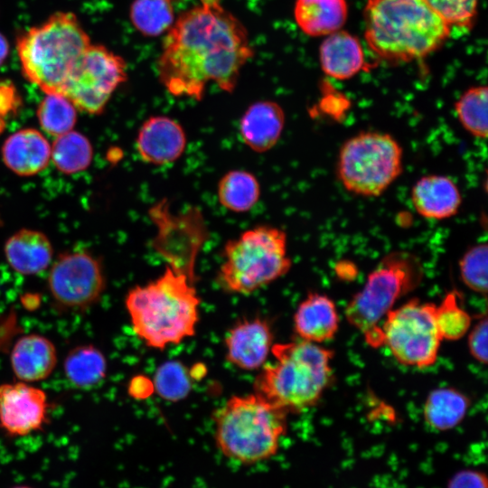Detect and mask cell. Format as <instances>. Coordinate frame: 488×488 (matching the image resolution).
Instances as JSON below:
<instances>
[{
    "instance_id": "29",
    "label": "cell",
    "mask_w": 488,
    "mask_h": 488,
    "mask_svg": "<svg viewBox=\"0 0 488 488\" xmlns=\"http://www.w3.org/2000/svg\"><path fill=\"white\" fill-rule=\"evenodd\" d=\"M92 146L89 139L76 131L56 136L51 145V159L59 171L71 174L88 168L92 160Z\"/></svg>"
},
{
    "instance_id": "27",
    "label": "cell",
    "mask_w": 488,
    "mask_h": 488,
    "mask_svg": "<svg viewBox=\"0 0 488 488\" xmlns=\"http://www.w3.org/2000/svg\"><path fill=\"white\" fill-rule=\"evenodd\" d=\"M217 197L220 204L233 212L250 211L260 197V184L257 177L245 170H231L219 181Z\"/></svg>"
},
{
    "instance_id": "21",
    "label": "cell",
    "mask_w": 488,
    "mask_h": 488,
    "mask_svg": "<svg viewBox=\"0 0 488 488\" xmlns=\"http://www.w3.org/2000/svg\"><path fill=\"white\" fill-rule=\"evenodd\" d=\"M5 164L22 176L34 175L46 168L51 160V145L33 128L21 129L6 138L2 147Z\"/></svg>"
},
{
    "instance_id": "39",
    "label": "cell",
    "mask_w": 488,
    "mask_h": 488,
    "mask_svg": "<svg viewBox=\"0 0 488 488\" xmlns=\"http://www.w3.org/2000/svg\"><path fill=\"white\" fill-rule=\"evenodd\" d=\"M11 488H34V487H32V486H29V485H15V486H13Z\"/></svg>"
},
{
    "instance_id": "38",
    "label": "cell",
    "mask_w": 488,
    "mask_h": 488,
    "mask_svg": "<svg viewBox=\"0 0 488 488\" xmlns=\"http://www.w3.org/2000/svg\"><path fill=\"white\" fill-rule=\"evenodd\" d=\"M9 53V43L5 36L0 33V66L5 61Z\"/></svg>"
},
{
    "instance_id": "32",
    "label": "cell",
    "mask_w": 488,
    "mask_h": 488,
    "mask_svg": "<svg viewBox=\"0 0 488 488\" xmlns=\"http://www.w3.org/2000/svg\"><path fill=\"white\" fill-rule=\"evenodd\" d=\"M456 291H451L436 305V322L442 340H459L470 330L472 318L462 306Z\"/></svg>"
},
{
    "instance_id": "17",
    "label": "cell",
    "mask_w": 488,
    "mask_h": 488,
    "mask_svg": "<svg viewBox=\"0 0 488 488\" xmlns=\"http://www.w3.org/2000/svg\"><path fill=\"white\" fill-rule=\"evenodd\" d=\"M416 211L427 220L442 221L455 216L462 204L456 183L449 177L428 174L419 178L411 189Z\"/></svg>"
},
{
    "instance_id": "35",
    "label": "cell",
    "mask_w": 488,
    "mask_h": 488,
    "mask_svg": "<svg viewBox=\"0 0 488 488\" xmlns=\"http://www.w3.org/2000/svg\"><path fill=\"white\" fill-rule=\"evenodd\" d=\"M450 27H470L479 0H424Z\"/></svg>"
},
{
    "instance_id": "6",
    "label": "cell",
    "mask_w": 488,
    "mask_h": 488,
    "mask_svg": "<svg viewBox=\"0 0 488 488\" xmlns=\"http://www.w3.org/2000/svg\"><path fill=\"white\" fill-rule=\"evenodd\" d=\"M287 414L256 393L232 396L214 414L216 446L241 465L268 460L278 451Z\"/></svg>"
},
{
    "instance_id": "20",
    "label": "cell",
    "mask_w": 488,
    "mask_h": 488,
    "mask_svg": "<svg viewBox=\"0 0 488 488\" xmlns=\"http://www.w3.org/2000/svg\"><path fill=\"white\" fill-rule=\"evenodd\" d=\"M339 324L334 302L317 292H310L294 314V329L299 339L318 344L333 339Z\"/></svg>"
},
{
    "instance_id": "12",
    "label": "cell",
    "mask_w": 488,
    "mask_h": 488,
    "mask_svg": "<svg viewBox=\"0 0 488 488\" xmlns=\"http://www.w3.org/2000/svg\"><path fill=\"white\" fill-rule=\"evenodd\" d=\"M127 78V65L123 57L102 44L90 43L61 95L70 100L77 109L99 114Z\"/></svg>"
},
{
    "instance_id": "36",
    "label": "cell",
    "mask_w": 488,
    "mask_h": 488,
    "mask_svg": "<svg viewBox=\"0 0 488 488\" xmlns=\"http://www.w3.org/2000/svg\"><path fill=\"white\" fill-rule=\"evenodd\" d=\"M468 348L471 355L478 362L485 364L487 362V336L488 321L487 316L479 318L474 327L469 330Z\"/></svg>"
},
{
    "instance_id": "1",
    "label": "cell",
    "mask_w": 488,
    "mask_h": 488,
    "mask_svg": "<svg viewBox=\"0 0 488 488\" xmlns=\"http://www.w3.org/2000/svg\"><path fill=\"white\" fill-rule=\"evenodd\" d=\"M253 55L247 28L221 0H200L165 33L157 77L171 95L201 100L210 83L232 93Z\"/></svg>"
},
{
    "instance_id": "34",
    "label": "cell",
    "mask_w": 488,
    "mask_h": 488,
    "mask_svg": "<svg viewBox=\"0 0 488 488\" xmlns=\"http://www.w3.org/2000/svg\"><path fill=\"white\" fill-rule=\"evenodd\" d=\"M460 277L471 290L486 296L488 289V246L478 243L469 248L459 261Z\"/></svg>"
},
{
    "instance_id": "8",
    "label": "cell",
    "mask_w": 488,
    "mask_h": 488,
    "mask_svg": "<svg viewBox=\"0 0 488 488\" xmlns=\"http://www.w3.org/2000/svg\"><path fill=\"white\" fill-rule=\"evenodd\" d=\"M423 278L420 261L408 252L388 254L369 274L362 288L348 302L345 317L366 343L380 347V324L394 305Z\"/></svg>"
},
{
    "instance_id": "13",
    "label": "cell",
    "mask_w": 488,
    "mask_h": 488,
    "mask_svg": "<svg viewBox=\"0 0 488 488\" xmlns=\"http://www.w3.org/2000/svg\"><path fill=\"white\" fill-rule=\"evenodd\" d=\"M47 286L57 307L77 312L99 302L106 288V279L95 257L84 251H70L61 254L52 263Z\"/></svg>"
},
{
    "instance_id": "33",
    "label": "cell",
    "mask_w": 488,
    "mask_h": 488,
    "mask_svg": "<svg viewBox=\"0 0 488 488\" xmlns=\"http://www.w3.org/2000/svg\"><path fill=\"white\" fill-rule=\"evenodd\" d=\"M192 373L178 361L162 363L154 377L156 393L164 399L179 401L188 396L192 389Z\"/></svg>"
},
{
    "instance_id": "26",
    "label": "cell",
    "mask_w": 488,
    "mask_h": 488,
    "mask_svg": "<svg viewBox=\"0 0 488 488\" xmlns=\"http://www.w3.org/2000/svg\"><path fill=\"white\" fill-rule=\"evenodd\" d=\"M63 371L68 381L79 389H89L100 383L107 373V360L92 344L71 349L64 359Z\"/></svg>"
},
{
    "instance_id": "2",
    "label": "cell",
    "mask_w": 488,
    "mask_h": 488,
    "mask_svg": "<svg viewBox=\"0 0 488 488\" xmlns=\"http://www.w3.org/2000/svg\"><path fill=\"white\" fill-rule=\"evenodd\" d=\"M364 37L379 58L408 62L440 48L451 27L424 0H367Z\"/></svg>"
},
{
    "instance_id": "18",
    "label": "cell",
    "mask_w": 488,
    "mask_h": 488,
    "mask_svg": "<svg viewBox=\"0 0 488 488\" xmlns=\"http://www.w3.org/2000/svg\"><path fill=\"white\" fill-rule=\"evenodd\" d=\"M286 116L282 107L272 100H259L243 113L239 131L243 143L256 153L273 148L284 130Z\"/></svg>"
},
{
    "instance_id": "10",
    "label": "cell",
    "mask_w": 488,
    "mask_h": 488,
    "mask_svg": "<svg viewBox=\"0 0 488 488\" xmlns=\"http://www.w3.org/2000/svg\"><path fill=\"white\" fill-rule=\"evenodd\" d=\"M148 217L155 227L151 247L175 274L194 284L199 253L210 238L202 211L197 206L174 212L166 198L148 209Z\"/></svg>"
},
{
    "instance_id": "16",
    "label": "cell",
    "mask_w": 488,
    "mask_h": 488,
    "mask_svg": "<svg viewBox=\"0 0 488 488\" xmlns=\"http://www.w3.org/2000/svg\"><path fill=\"white\" fill-rule=\"evenodd\" d=\"M224 342L230 363L240 370L255 371L271 352L273 333L264 319H243L230 329Z\"/></svg>"
},
{
    "instance_id": "14",
    "label": "cell",
    "mask_w": 488,
    "mask_h": 488,
    "mask_svg": "<svg viewBox=\"0 0 488 488\" xmlns=\"http://www.w3.org/2000/svg\"><path fill=\"white\" fill-rule=\"evenodd\" d=\"M46 393L29 383L0 385V427L10 436H25L47 422Z\"/></svg>"
},
{
    "instance_id": "37",
    "label": "cell",
    "mask_w": 488,
    "mask_h": 488,
    "mask_svg": "<svg viewBox=\"0 0 488 488\" xmlns=\"http://www.w3.org/2000/svg\"><path fill=\"white\" fill-rule=\"evenodd\" d=\"M446 488H488L485 474L477 469H463L448 480Z\"/></svg>"
},
{
    "instance_id": "9",
    "label": "cell",
    "mask_w": 488,
    "mask_h": 488,
    "mask_svg": "<svg viewBox=\"0 0 488 488\" xmlns=\"http://www.w3.org/2000/svg\"><path fill=\"white\" fill-rule=\"evenodd\" d=\"M403 150L389 134L365 131L341 146L337 177L349 192L362 197L382 194L401 174Z\"/></svg>"
},
{
    "instance_id": "30",
    "label": "cell",
    "mask_w": 488,
    "mask_h": 488,
    "mask_svg": "<svg viewBox=\"0 0 488 488\" xmlns=\"http://www.w3.org/2000/svg\"><path fill=\"white\" fill-rule=\"evenodd\" d=\"M488 89L475 86L466 89L455 104V111L462 127L472 136L485 139L488 134Z\"/></svg>"
},
{
    "instance_id": "24",
    "label": "cell",
    "mask_w": 488,
    "mask_h": 488,
    "mask_svg": "<svg viewBox=\"0 0 488 488\" xmlns=\"http://www.w3.org/2000/svg\"><path fill=\"white\" fill-rule=\"evenodd\" d=\"M347 15L345 0H296L294 7L296 24L312 37L329 35L341 30Z\"/></svg>"
},
{
    "instance_id": "19",
    "label": "cell",
    "mask_w": 488,
    "mask_h": 488,
    "mask_svg": "<svg viewBox=\"0 0 488 488\" xmlns=\"http://www.w3.org/2000/svg\"><path fill=\"white\" fill-rule=\"evenodd\" d=\"M57 361L55 345L38 333L20 337L10 355L14 374L20 381L26 383L47 379L55 369Z\"/></svg>"
},
{
    "instance_id": "5",
    "label": "cell",
    "mask_w": 488,
    "mask_h": 488,
    "mask_svg": "<svg viewBox=\"0 0 488 488\" xmlns=\"http://www.w3.org/2000/svg\"><path fill=\"white\" fill-rule=\"evenodd\" d=\"M91 43L78 17L60 11L21 33L16 51L24 78L46 93L61 94Z\"/></svg>"
},
{
    "instance_id": "25",
    "label": "cell",
    "mask_w": 488,
    "mask_h": 488,
    "mask_svg": "<svg viewBox=\"0 0 488 488\" xmlns=\"http://www.w3.org/2000/svg\"><path fill=\"white\" fill-rule=\"evenodd\" d=\"M469 407L470 400L463 392L450 387L438 388L425 400L424 420L434 430L447 431L464 420Z\"/></svg>"
},
{
    "instance_id": "3",
    "label": "cell",
    "mask_w": 488,
    "mask_h": 488,
    "mask_svg": "<svg viewBox=\"0 0 488 488\" xmlns=\"http://www.w3.org/2000/svg\"><path fill=\"white\" fill-rule=\"evenodd\" d=\"M125 305L135 334L149 348L164 350L195 334L200 298L193 284L168 267L155 280L131 288Z\"/></svg>"
},
{
    "instance_id": "22",
    "label": "cell",
    "mask_w": 488,
    "mask_h": 488,
    "mask_svg": "<svg viewBox=\"0 0 488 488\" xmlns=\"http://www.w3.org/2000/svg\"><path fill=\"white\" fill-rule=\"evenodd\" d=\"M52 255V246L47 236L34 230H21L5 244L7 263L12 269L23 276L44 271L51 266Z\"/></svg>"
},
{
    "instance_id": "11",
    "label": "cell",
    "mask_w": 488,
    "mask_h": 488,
    "mask_svg": "<svg viewBox=\"0 0 488 488\" xmlns=\"http://www.w3.org/2000/svg\"><path fill=\"white\" fill-rule=\"evenodd\" d=\"M434 303L413 298L393 308L380 324V346L406 366L424 369L437 360L441 342Z\"/></svg>"
},
{
    "instance_id": "4",
    "label": "cell",
    "mask_w": 488,
    "mask_h": 488,
    "mask_svg": "<svg viewBox=\"0 0 488 488\" xmlns=\"http://www.w3.org/2000/svg\"><path fill=\"white\" fill-rule=\"evenodd\" d=\"M272 363L254 381V393L288 412L314 407L332 382L333 352L302 339L273 344Z\"/></svg>"
},
{
    "instance_id": "23",
    "label": "cell",
    "mask_w": 488,
    "mask_h": 488,
    "mask_svg": "<svg viewBox=\"0 0 488 488\" xmlns=\"http://www.w3.org/2000/svg\"><path fill=\"white\" fill-rule=\"evenodd\" d=\"M323 71L329 77L344 80L364 67V53L360 41L345 31L333 33L324 40L319 51Z\"/></svg>"
},
{
    "instance_id": "7",
    "label": "cell",
    "mask_w": 488,
    "mask_h": 488,
    "mask_svg": "<svg viewBox=\"0 0 488 488\" xmlns=\"http://www.w3.org/2000/svg\"><path fill=\"white\" fill-rule=\"evenodd\" d=\"M217 281L228 292L248 295L286 275L292 266L286 233L259 225L226 241Z\"/></svg>"
},
{
    "instance_id": "28",
    "label": "cell",
    "mask_w": 488,
    "mask_h": 488,
    "mask_svg": "<svg viewBox=\"0 0 488 488\" xmlns=\"http://www.w3.org/2000/svg\"><path fill=\"white\" fill-rule=\"evenodd\" d=\"M129 18L135 29L145 37H157L175 21L172 0H134Z\"/></svg>"
},
{
    "instance_id": "15",
    "label": "cell",
    "mask_w": 488,
    "mask_h": 488,
    "mask_svg": "<svg viewBox=\"0 0 488 488\" xmlns=\"http://www.w3.org/2000/svg\"><path fill=\"white\" fill-rule=\"evenodd\" d=\"M186 144V134L181 124L164 115L152 116L145 120L136 139L139 156L153 165L175 162L183 154Z\"/></svg>"
},
{
    "instance_id": "31",
    "label": "cell",
    "mask_w": 488,
    "mask_h": 488,
    "mask_svg": "<svg viewBox=\"0 0 488 488\" xmlns=\"http://www.w3.org/2000/svg\"><path fill=\"white\" fill-rule=\"evenodd\" d=\"M37 117L45 132L59 136L72 130L77 119V108L61 94L46 93L39 104Z\"/></svg>"
}]
</instances>
